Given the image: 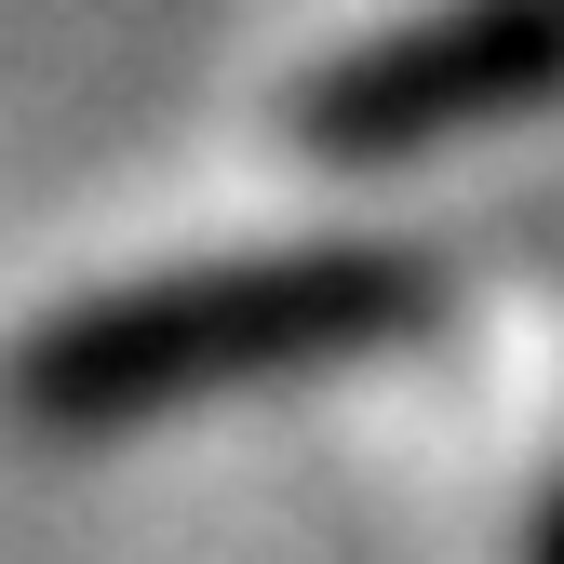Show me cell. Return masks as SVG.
Here are the masks:
<instances>
[{
  "label": "cell",
  "mask_w": 564,
  "mask_h": 564,
  "mask_svg": "<svg viewBox=\"0 0 564 564\" xmlns=\"http://www.w3.org/2000/svg\"><path fill=\"white\" fill-rule=\"evenodd\" d=\"M431 310V269L403 242H310V256H242V269H162L95 310H54L14 349V416L41 431H121L202 390H242L282 364H336L364 336H403Z\"/></svg>",
  "instance_id": "obj_1"
},
{
  "label": "cell",
  "mask_w": 564,
  "mask_h": 564,
  "mask_svg": "<svg viewBox=\"0 0 564 564\" xmlns=\"http://www.w3.org/2000/svg\"><path fill=\"white\" fill-rule=\"evenodd\" d=\"M564 95V0H431L377 41H349L282 95V134L310 162H403L470 121H511Z\"/></svg>",
  "instance_id": "obj_2"
},
{
  "label": "cell",
  "mask_w": 564,
  "mask_h": 564,
  "mask_svg": "<svg viewBox=\"0 0 564 564\" xmlns=\"http://www.w3.org/2000/svg\"><path fill=\"white\" fill-rule=\"evenodd\" d=\"M538 564H564V511H551V524H538Z\"/></svg>",
  "instance_id": "obj_3"
}]
</instances>
